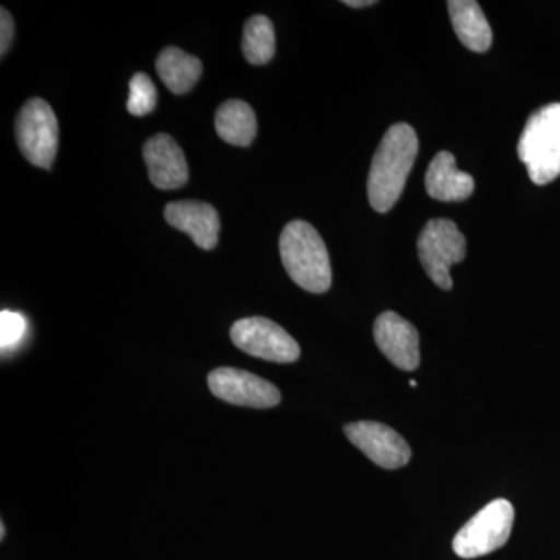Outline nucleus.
<instances>
[{"label": "nucleus", "mask_w": 560, "mask_h": 560, "mask_svg": "<svg viewBox=\"0 0 560 560\" xmlns=\"http://www.w3.org/2000/svg\"><path fill=\"white\" fill-rule=\"evenodd\" d=\"M418 153V136L410 125L397 124L386 131L368 178V198L374 210L388 212L399 201Z\"/></svg>", "instance_id": "f257e3e1"}, {"label": "nucleus", "mask_w": 560, "mask_h": 560, "mask_svg": "<svg viewBox=\"0 0 560 560\" xmlns=\"http://www.w3.org/2000/svg\"><path fill=\"white\" fill-rule=\"evenodd\" d=\"M280 259L291 280L311 293H326L331 285V267L326 243L307 221L287 224L279 238Z\"/></svg>", "instance_id": "f03ea898"}, {"label": "nucleus", "mask_w": 560, "mask_h": 560, "mask_svg": "<svg viewBox=\"0 0 560 560\" xmlns=\"http://www.w3.org/2000/svg\"><path fill=\"white\" fill-rule=\"evenodd\" d=\"M517 151L537 186L560 176V103L544 106L529 117Z\"/></svg>", "instance_id": "7ed1b4c3"}, {"label": "nucleus", "mask_w": 560, "mask_h": 560, "mask_svg": "<svg viewBox=\"0 0 560 560\" xmlns=\"http://www.w3.org/2000/svg\"><path fill=\"white\" fill-rule=\"evenodd\" d=\"M514 525V506L504 499L490 501L453 539V551L463 559L489 555L506 545Z\"/></svg>", "instance_id": "20e7f679"}, {"label": "nucleus", "mask_w": 560, "mask_h": 560, "mask_svg": "<svg viewBox=\"0 0 560 560\" xmlns=\"http://www.w3.org/2000/svg\"><path fill=\"white\" fill-rule=\"evenodd\" d=\"M419 259L429 278L442 290H451V268L466 257V237L447 219L430 220L420 232Z\"/></svg>", "instance_id": "39448f33"}, {"label": "nucleus", "mask_w": 560, "mask_h": 560, "mask_svg": "<svg viewBox=\"0 0 560 560\" xmlns=\"http://www.w3.org/2000/svg\"><path fill=\"white\" fill-rule=\"evenodd\" d=\"M58 119L43 98L22 106L16 119V142L25 160L39 168H50L58 151Z\"/></svg>", "instance_id": "423d86ee"}, {"label": "nucleus", "mask_w": 560, "mask_h": 560, "mask_svg": "<svg viewBox=\"0 0 560 560\" xmlns=\"http://www.w3.org/2000/svg\"><path fill=\"white\" fill-rule=\"evenodd\" d=\"M231 340L248 355L272 363H293L301 355L300 345L289 331L283 330L275 320L261 316L234 323Z\"/></svg>", "instance_id": "0eeeda50"}, {"label": "nucleus", "mask_w": 560, "mask_h": 560, "mask_svg": "<svg viewBox=\"0 0 560 560\" xmlns=\"http://www.w3.org/2000/svg\"><path fill=\"white\" fill-rule=\"evenodd\" d=\"M209 389L217 399L238 407L272 408L280 401L279 389L259 375L237 368H219L210 372Z\"/></svg>", "instance_id": "6e6552de"}, {"label": "nucleus", "mask_w": 560, "mask_h": 560, "mask_svg": "<svg viewBox=\"0 0 560 560\" xmlns=\"http://www.w3.org/2000/svg\"><path fill=\"white\" fill-rule=\"evenodd\" d=\"M345 433L357 448L383 469H400L410 463V445L397 431L389 429L385 423L361 420V422L348 423L345 427Z\"/></svg>", "instance_id": "1a4fd4ad"}, {"label": "nucleus", "mask_w": 560, "mask_h": 560, "mask_svg": "<svg viewBox=\"0 0 560 560\" xmlns=\"http://www.w3.org/2000/svg\"><path fill=\"white\" fill-rule=\"evenodd\" d=\"M374 340L386 359L401 371L418 370L420 364L419 331L410 320L394 312L375 319Z\"/></svg>", "instance_id": "9d476101"}, {"label": "nucleus", "mask_w": 560, "mask_h": 560, "mask_svg": "<svg viewBox=\"0 0 560 560\" xmlns=\"http://www.w3.org/2000/svg\"><path fill=\"white\" fill-rule=\"evenodd\" d=\"M153 186L162 190L184 187L189 180L186 156L176 140L168 135H156L147 140L142 150Z\"/></svg>", "instance_id": "9b49d317"}, {"label": "nucleus", "mask_w": 560, "mask_h": 560, "mask_svg": "<svg viewBox=\"0 0 560 560\" xmlns=\"http://www.w3.org/2000/svg\"><path fill=\"white\" fill-rule=\"evenodd\" d=\"M165 221L189 235L201 249H213L219 243L220 217L209 202L175 201L165 206Z\"/></svg>", "instance_id": "f8f14e48"}, {"label": "nucleus", "mask_w": 560, "mask_h": 560, "mask_svg": "<svg viewBox=\"0 0 560 560\" xmlns=\"http://www.w3.org/2000/svg\"><path fill=\"white\" fill-rule=\"evenodd\" d=\"M425 189L433 200L458 202L474 194L475 180L469 173L458 171L452 153L441 151L427 171Z\"/></svg>", "instance_id": "ddd939ff"}, {"label": "nucleus", "mask_w": 560, "mask_h": 560, "mask_svg": "<svg viewBox=\"0 0 560 560\" xmlns=\"http://www.w3.org/2000/svg\"><path fill=\"white\" fill-rule=\"evenodd\" d=\"M447 5L453 28L460 43L477 54L488 51L492 44V31L480 3L475 0H451Z\"/></svg>", "instance_id": "4468645a"}, {"label": "nucleus", "mask_w": 560, "mask_h": 560, "mask_svg": "<svg viewBox=\"0 0 560 560\" xmlns=\"http://www.w3.org/2000/svg\"><path fill=\"white\" fill-rule=\"evenodd\" d=\"M156 70L162 83L173 94L180 95L189 92L200 80L202 65L194 55L187 54L178 47H167L158 57Z\"/></svg>", "instance_id": "2eb2a0df"}, {"label": "nucleus", "mask_w": 560, "mask_h": 560, "mask_svg": "<svg viewBox=\"0 0 560 560\" xmlns=\"http://www.w3.org/2000/svg\"><path fill=\"white\" fill-rule=\"evenodd\" d=\"M215 130L231 145L249 147L257 136L256 114L246 102H224L215 113Z\"/></svg>", "instance_id": "dca6fc26"}, {"label": "nucleus", "mask_w": 560, "mask_h": 560, "mask_svg": "<svg viewBox=\"0 0 560 560\" xmlns=\"http://www.w3.org/2000/svg\"><path fill=\"white\" fill-rule=\"evenodd\" d=\"M243 57L254 66H264L272 60L276 51V35L272 22L267 16L249 18L243 31Z\"/></svg>", "instance_id": "f3484780"}, {"label": "nucleus", "mask_w": 560, "mask_h": 560, "mask_svg": "<svg viewBox=\"0 0 560 560\" xmlns=\"http://www.w3.org/2000/svg\"><path fill=\"white\" fill-rule=\"evenodd\" d=\"M158 91L147 73L138 72L130 81L127 109L131 116H149L156 108Z\"/></svg>", "instance_id": "a211bd4d"}, {"label": "nucleus", "mask_w": 560, "mask_h": 560, "mask_svg": "<svg viewBox=\"0 0 560 560\" xmlns=\"http://www.w3.org/2000/svg\"><path fill=\"white\" fill-rule=\"evenodd\" d=\"M27 331V320L21 313L3 311L0 313V348L2 352L16 348Z\"/></svg>", "instance_id": "6ab92c4d"}, {"label": "nucleus", "mask_w": 560, "mask_h": 560, "mask_svg": "<svg viewBox=\"0 0 560 560\" xmlns=\"http://www.w3.org/2000/svg\"><path fill=\"white\" fill-rule=\"evenodd\" d=\"M0 16H2V21H0V54L5 55L10 49L11 40H13L14 24L13 18L5 9L0 10Z\"/></svg>", "instance_id": "aec40b11"}, {"label": "nucleus", "mask_w": 560, "mask_h": 560, "mask_svg": "<svg viewBox=\"0 0 560 560\" xmlns=\"http://www.w3.org/2000/svg\"><path fill=\"white\" fill-rule=\"evenodd\" d=\"M346 5L352 7V9H363V7L374 5V0H346Z\"/></svg>", "instance_id": "412c9836"}, {"label": "nucleus", "mask_w": 560, "mask_h": 560, "mask_svg": "<svg viewBox=\"0 0 560 560\" xmlns=\"http://www.w3.org/2000/svg\"><path fill=\"white\" fill-rule=\"evenodd\" d=\"M410 385L412 386V388H416V386H418V383H416L415 381H411Z\"/></svg>", "instance_id": "4be33fe9"}, {"label": "nucleus", "mask_w": 560, "mask_h": 560, "mask_svg": "<svg viewBox=\"0 0 560 560\" xmlns=\"http://www.w3.org/2000/svg\"><path fill=\"white\" fill-rule=\"evenodd\" d=\"M0 534H2V539H3V537H5V528H3V525H2V533H0Z\"/></svg>", "instance_id": "5701e85b"}]
</instances>
